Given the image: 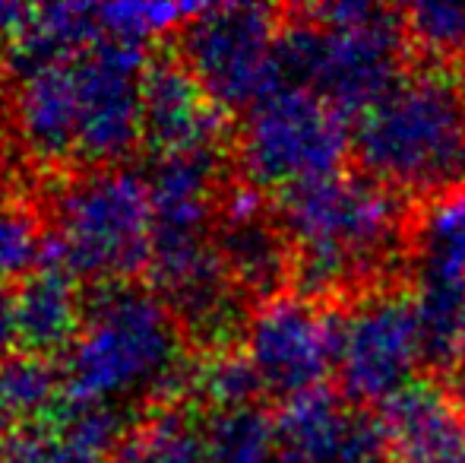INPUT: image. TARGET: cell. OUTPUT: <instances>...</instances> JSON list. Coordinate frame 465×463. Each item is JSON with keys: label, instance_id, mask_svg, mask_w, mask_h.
I'll list each match as a JSON object with an SVG mask.
<instances>
[{"label": "cell", "instance_id": "cell-8", "mask_svg": "<svg viewBox=\"0 0 465 463\" xmlns=\"http://www.w3.org/2000/svg\"><path fill=\"white\" fill-rule=\"evenodd\" d=\"M424 340L409 279L336 305V388L358 407H386L421 377Z\"/></svg>", "mask_w": 465, "mask_h": 463}, {"label": "cell", "instance_id": "cell-28", "mask_svg": "<svg viewBox=\"0 0 465 463\" xmlns=\"http://www.w3.org/2000/svg\"><path fill=\"white\" fill-rule=\"evenodd\" d=\"M6 435H10V419H6V413L0 409V445H4Z\"/></svg>", "mask_w": 465, "mask_h": 463}, {"label": "cell", "instance_id": "cell-19", "mask_svg": "<svg viewBox=\"0 0 465 463\" xmlns=\"http://www.w3.org/2000/svg\"><path fill=\"white\" fill-rule=\"evenodd\" d=\"M206 432L213 463H285L279 448L276 416L266 413L260 403L206 413Z\"/></svg>", "mask_w": 465, "mask_h": 463}, {"label": "cell", "instance_id": "cell-15", "mask_svg": "<svg viewBox=\"0 0 465 463\" xmlns=\"http://www.w3.org/2000/svg\"><path fill=\"white\" fill-rule=\"evenodd\" d=\"M13 127L19 146L42 168L76 166L80 106L74 55L13 76Z\"/></svg>", "mask_w": 465, "mask_h": 463}, {"label": "cell", "instance_id": "cell-4", "mask_svg": "<svg viewBox=\"0 0 465 463\" xmlns=\"http://www.w3.org/2000/svg\"><path fill=\"white\" fill-rule=\"evenodd\" d=\"M402 10L380 4H317L285 10L279 35L282 86L304 89L358 117L409 70Z\"/></svg>", "mask_w": 465, "mask_h": 463}, {"label": "cell", "instance_id": "cell-18", "mask_svg": "<svg viewBox=\"0 0 465 463\" xmlns=\"http://www.w3.org/2000/svg\"><path fill=\"white\" fill-rule=\"evenodd\" d=\"M67 400L64 368L57 358H45L35 352H13L0 362V409L6 419L45 422L54 419Z\"/></svg>", "mask_w": 465, "mask_h": 463}, {"label": "cell", "instance_id": "cell-3", "mask_svg": "<svg viewBox=\"0 0 465 463\" xmlns=\"http://www.w3.org/2000/svg\"><path fill=\"white\" fill-rule=\"evenodd\" d=\"M355 172L415 213L465 191V67L411 61L351 124Z\"/></svg>", "mask_w": 465, "mask_h": 463}, {"label": "cell", "instance_id": "cell-1", "mask_svg": "<svg viewBox=\"0 0 465 463\" xmlns=\"http://www.w3.org/2000/svg\"><path fill=\"white\" fill-rule=\"evenodd\" d=\"M272 204L304 296L345 305L409 279L418 213L361 172L294 187Z\"/></svg>", "mask_w": 465, "mask_h": 463}, {"label": "cell", "instance_id": "cell-26", "mask_svg": "<svg viewBox=\"0 0 465 463\" xmlns=\"http://www.w3.org/2000/svg\"><path fill=\"white\" fill-rule=\"evenodd\" d=\"M19 347L16 330V286H0V362Z\"/></svg>", "mask_w": 465, "mask_h": 463}, {"label": "cell", "instance_id": "cell-24", "mask_svg": "<svg viewBox=\"0 0 465 463\" xmlns=\"http://www.w3.org/2000/svg\"><path fill=\"white\" fill-rule=\"evenodd\" d=\"M200 10V4H104L98 6V25L111 38L149 45L153 38L178 32Z\"/></svg>", "mask_w": 465, "mask_h": 463}, {"label": "cell", "instance_id": "cell-13", "mask_svg": "<svg viewBox=\"0 0 465 463\" xmlns=\"http://www.w3.org/2000/svg\"><path fill=\"white\" fill-rule=\"evenodd\" d=\"M225 121L228 115L215 108L174 48L153 51L143 76V143L149 153H225L234 136Z\"/></svg>", "mask_w": 465, "mask_h": 463}, {"label": "cell", "instance_id": "cell-5", "mask_svg": "<svg viewBox=\"0 0 465 463\" xmlns=\"http://www.w3.org/2000/svg\"><path fill=\"white\" fill-rule=\"evenodd\" d=\"M48 260L76 283H130L149 273L153 204L136 168H83L51 197Z\"/></svg>", "mask_w": 465, "mask_h": 463}, {"label": "cell", "instance_id": "cell-10", "mask_svg": "<svg viewBox=\"0 0 465 463\" xmlns=\"http://www.w3.org/2000/svg\"><path fill=\"white\" fill-rule=\"evenodd\" d=\"M241 349L263 394L279 403L326 388L336 375V305L298 289L282 292L251 311Z\"/></svg>", "mask_w": 465, "mask_h": 463}, {"label": "cell", "instance_id": "cell-22", "mask_svg": "<svg viewBox=\"0 0 465 463\" xmlns=\"http://www.w3.org/2000/svg\"><path fill=\"white\" fill-rule=\"evenodd\" d=\"M409 45L421 61L465 67V4H415L402 10Z\"/></svg>", "mask_w": 465, "mask_h": 463}, {"label": "cell", "instance_id": "cell-7", "mask_svg": "<svg viewBox=\"0 0 465 463\" xmlns=\"http://www.w3.org/2000/svg\"><path fill=\"white\" fill-rule=\"evenodd\" d=\"M282 16L285 10L263 4L203 6L174 32L172 48L219 112L244 117L282 89Z\"/></svg>", "mask_w": 465, "mask_h": 463}, {"label": "cell", "instance_id": "cell-12", "mask_svg": "<svg viewBox=\"0 0 465 463\" xmlns=\"http://www.w3.org/2000/svg\"><path fill=\"white\" fill-rule=\"evenodd\" d=\"M276 432L285 463H386L380 416L339 388H317L279 403Z\"/></svg>", "mask_w": 465, "mask_h": 463}, {"label": "cell", "instance_id": "cell-16", "mask_svg": "<svg viewBox=\"0 0 465 463\" xmlns=\"http://www.w3.org/2000/svg\"><path fill=\"white\" fill-rule=\"evenodd\" d=\"M86 289L67 270L45 260L32 277L16 286L19 349L45 358L67 356L83 327Z\"/></svg>", "mask_w": 465, "mask_h": 463}, {"label": "cell", "instance_id": "cell-17", "mask_svg": "<svg viewBox=\"0 0 465 463\" xmlns=\"http://www.w3.org/2000/svg\"><path fill=\"white\" fill-rule=\"evenodd\" d=\"M111 463H213L206 413L193 403L149 407L127 428Z\"/></svg>", "mask_w": 465, "mask_h": 463}, {"label": "cell", "instance_id": "cell-11", "mask_svg": "<svg viewBox=\"0 0 465 463\" xmlns=\"http://www.w3.org/2000/svg\"><path fill=\"white\" fill-rule=\"evenodd\" d=\"M215 247L228 277L234 279L241 296L253 302V308L282 292H292V247L270 194L244 181H228L215 216Z\"/></svg>", "mask_w": 465, "mask_h": 463}, {"label": "cell", "instance_id": "cell-14", "mask_svg": "<svg viewBox=\"0 0 465 463\" xmlns=\"http://www.w3.org/2000/svg\"><path fill=\"white\" fill-rule=\"evenodd\" d=\"M377 416L396 463H465V394L456 381L418 377Z\"/></svg>", "mask_w": 465, "mask_h": 463}, {"label": "cell", "instance_id": "cell-9", "mask_svg": "<svg viewBox=\"0 0 465 463\" xmlns=\"http://www.w3.org/2000/svg\"><path fill=\"white\" fill-rule=\"evenodd\" d=\"M149 45L98 35L74 55L80 143L76 168H111L143 143V76L149 67Z\"/></svg>", "mask_w": 465, "mask_h": 463}, {"label": "cell", "instance_id": "cell-2", "mask_svg": "<svg viewBox=\"0 0 465 463\" xmlns=\"http://www.w3.org/2000/svg\"><path fill=\"white\" fill-rule=\"evenodd\" d=\"M184 324L149 279L89 286L83 327L61 368L64 403H184L196 358Z\"/></svg>", "mask_w": 465, "mask_h": 463}, {"label": "cell", "instance_id": "cell-6", "mask_svg": "<svg viewBox=\"0 0 465 463\" xmlns=\"http://www.w3.org/2000/svg\"><path fill=\"white\" fill-rule=\"evenodd\" d=\"M349 159V117L330 102L292 86L257 102L232 136L238 178L270 197L332 178L345 172Z\"/></svg>", "mask_w": 465, "mask_h": 463}, {"label": "cell", "instance_id": "cell-21", "mask_svg": "<svg viewBox=\"0 0 465 463\" xmlns=\"http://www.w3.org/2000/svg\"><path fill=\"white\" fill-rule=\"evenodd\" d=\"M48 260V232L19 197H0V286H19Z\"/></svg>", "mask_w": 465, "mask_h": 463}, {"label": "cell", "instance_id": "cell-20", "mask_svg": "<svg viewBox=\"0 0 465 463\" xmlns=\"http://www.w3.org/2000/svg\"><path fill=\"white\" fill-rule=\"evenodd\" d=\"M190 397L200 403L206 413H222V409L257 407L263 394L257 371L241 347L213 349L203 358H196L193 381H190Z\"/></svg>", "mask_w": 465, "mask_h": 463}, {"label": "cell", "instance_id": "cell-27", "mask_svg": "<svg viewBox=\"0 0 465 463\" xmlns=\"http://www.w3.org/2000/svg\"><path fill=\"white\" fill-rule=\"evenodd\" d=\"M29 16H32V6H25V4H0V38L10 45L13 38L25 29Z\"/></svg>", "mask_w": 465, "mask_h": 463}, {"label": "cell", "instance_id": "cell-25", "mask_svg": "<svg viewBox=\"0 0 465 463\" xmlns=\"http://www.w3.org/2000/svg\"><path fill=\"white\" fill-rule=\"evenodd\" d=\"M0 463H98L70 441L57 419L25 422L0 445Z\"/></svg>", "mask_w": 465, "mask_h": 463}, {"label": "cell", "instance_id": "cell-23", "mask_svg": "<svg viewBox=\"0 0 465 463\" xmlns=\"http://www.w3.org/2000/svg\"><path fill=\"white\" fill-rule=\"evenodd\" d=\"M411 264L465 277V191L418 213Z\"/></svg>", "mask_w": 465, "mask_h": 463}, {"label": "cell", "instance_id": "cell-29", "mask_svg": "<svg viewBox=\"0 0 465 463\" xmlns=\"http://www.w3.org/2000/svg\"><path fill=\"white\" fill-rule=\"evenodd\" d=\"M456 377H460L456 384H460V390L465 394V356H462V365H460V371H456Z\"/></svg>", "mask_w": 465, "mask_h": 463}]
</instances>
